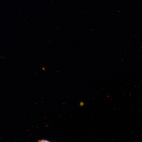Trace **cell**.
<instances>
[{
    "mask_svg": "<svg viewBox=\"0 0 142 142\" xmlns=\"http://www.w3.org/2000/svg\"><path fill=\"white\" fill-rule=\"evenodd\" d=\"M38 142H50L48 140H39Z\"/></svg>",
    "mask_w": 142,
    "mask_h": 142,
    "instance_id": "1",
    "label": "cell"
}]
</instances>
